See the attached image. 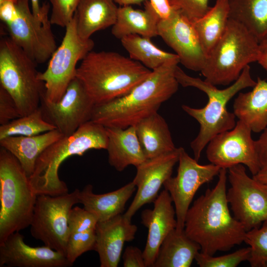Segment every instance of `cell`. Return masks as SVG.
<instances>
[{
    "instance_id": "8992f818",
    "label": "cell",
    "mask_w": 267,
    "mask_h": 267,
    "mask_svg": "<svg viewBox=\"0 0 267 267\" xmlns=\"http://www.w3.org/2000/svg\"><path fill=\"white\" fill-rule=\"evenodd\" d=\"M37 194L17 159L0 147V243L30 225Z\"/></svg>"
},
{
    "instance_id": "cb8c5ba5",
    "label": "cell",
    "mask_w": 267,
    "mask_h": 267,
    "mask_svg": "<svg viewBox=\"0 0 267 267\" xmlns=\"http://www.w3.org/2000/svg\"><path fill=\"white\" fill-rule=\"evenodd\" d=\"M144 9H134L131 5L118 7L117 17L111 32L117 39L131 35L153 38L158 36V25L161 18L149 1L144 2Z\"/></svg>"
},
{
    "instance_id": "30bf717a",
    "label": "cell",
    "mask_w": 267,
    "mask_h": 267,
    "mask_svg": "<svg viewBox=\"0 0 267 267\" xmlns=\"http://www.w3.org/2000/svg\"><path fill=\"white\" fill-rule=\"evenodd\" d=\"M79 192L75 189L57 196L38 195L30 225L34 238L65 256L70 235L69 216L73 206L79 203Z\"/></svg>"
},
{
    "instance_id": "2e32d148",
    "label": "cell",
    "mask_w": 267,
    "mask_h": 267,
    "mask_svg": "<svg viewBox=\"0 0 267 267\" xmlns=\"http://www.w3.org/2000/svg\"><path fill=\"white\" fill-rule=\"evenodd\" d=\"M158 31V36L173 49L184 67L194 71L203 70L207 54L192 22L173 9L169 17L160 19Z\"/></svg>"
},
{
    "instance_id": "3957f363",
    "label": "cell",
    "mask_w": 267,
    "mask_h": 267,
    "mask_svg": "<svg viewBox=\"0 0 267 267\" xmlns=\"http://www.w3.org/2000/svg\"><path fill=\"white\" fill-rule=\"evenodd\" d=\"M175 75L179 85L197 88L208 97L207 104L202 108H196L186 105L181 106L183 110L200 125L197 136L190 143L194 158L198 161L203 150L213 137L235 127L236 117L233 113L228 111L227 103L241 90L253 88L256 82L251 77L249 65L233 84L224 89H219L206 80L188 75L178 65L176 67Z\"/></svg>"
},
{
    "instance_id": "60d3db41",
    "label": "cell",
    "mask_w": 267,
    "mask_h": 267,
    "mask_svg": "<svg viewBox=\"0 0 267 267\" xmlns=\"http://www.w3.org/2000/svg\"><path fill=\"white\" fill-rule=\"evenodd\" d=\"M261 169H267V127L256 140Z\"/></svg>"
},
{
    "instance_id": "7a4b0ae2",
    "label": "cell",
    "mask_w": 267,
    "mask_h": 267,
    "mask_svg": "<svg viewBox=\"0 0 267 267\" xmlns=\"http://www.w3.org/2000/svg\"><path fill=\"white\" fill-rule=\"evenodd\" d=\"M178 63H166L152 71L128 94L95 104L90 120L106 127L125 129L157 112L162 104L178 89L175 71Z\"/></svg>"
},
{
    "instance_id": "8fae6325",
    "label": "cell",
    "mask_w": 267,
    "mask_h": 267,
    "mask_svg": "<svg viewBox=\"0 0 267 267\" xmlns=\"http://www.w3.org/2000/svg\"><path fill=\"white\" fill-rule=\"evenodd\" d=\"M228 170L226 197L234 217L246 231L260 227L267 221V184L249 177L243 165Z\"/></svg>"
},
{
    "instance_id": "d6986e66",
    "label": "cell",
    "mask_w": 267,
    "mask_h": 267,
    "mask_svg": "<svg viewBox=\"0 0 267 267\" xmlns=\"http://www.w3.org/2000/svg\"><path fill=\"white\" fill-rule=\"evenodd\" d=\"M153 203V209H145L141 215L142 223L148 231L143 251L146 267H152L162 243L177 227L175 209L168 191L162 190Z\"/></svg>"
},
{
    "instance_id": "44dd1931",
    "label": "cell",
    "mask_w": 267,
    "mask_h": 267,
    "mask_svg": "<svg viewBox=\"0 0 267 267\" xmlns=\"http://www.w3.org/2000/svg\"><path fill=\"white\" fill-rule=\"evenodd\" d=\"M108 136L109 164L121 172L130 165L136 168L146 160L134 126L123 129L105 127Z\"/></svg>"
},
{
    "instance_id": "7dc6e473",
    "label": "cell",
    "mask_w": 267,
    "mask_h": 267,
    "mask_svg": "<svg viewBox=\"0 0 267 267\" xmlns=\"http://www.w3.org/2000/svg\"><path fill=\"white\" fill-rule=\"evenodd\" d=\"M258 62L267 72V50L262 52Z\"/></svg>"
},
{
    "instance_id": "ac0fdd59",
    "label": "cell",
    "mask_w": 267,
    "mask_h": 267,
    "mask_svg": "<svg viewBox=\"0 0 267 267\" xmlns=\"http://www.w3.org/2000/svg\"><path fill=\"white\" fill-rule=\"evenodd\" d=\"M19 231L0 243V267H67L72 266L66 256L44 245L32 247L24 242Z\"/></svg>"
},
{
    "instance_id": "d590c367",
    "label": "cell",
    "mask_w": 267,
    "mask_h": 267,
    "mask_svg": "<svg viewBox=\"0 0 267 267\" xmlns=\"http://www.w3.org/2000/svg\"><path fill=\"white\" fill-rule=\"evenodd\" d=\"M173 9L194 23L210 9L209 0H168Z\"/></svg>"
},
{
    "instance_id": "484cf974",
    "label": "cell",
    "mask_w": 267,
    "mask_h": 267,
    "mask_svg": "<svg viewBox=\"0 0 267 267\" xmlns=\"http://www.w3.org/2000/svg\"><path fill=\"white\" fill-rule=\"evenodd\" d=\"M233 113L255 133L267 127V82L258 78L251 91L239 92L233 104Z\"/></svg>"
},
{
    "instance_id": "277c9868",
    "label": "cell",
    "mask_w": 267,
    "mask_h": 267,
    "mask_svg": "<svg viewBox=\"0 0 267 267\" xmlns=\"http://www.w3.org/2000/svg\"><path fill=\"white\" fill-rule=\"evenodd\" d=\"M81 61L76 77L94 104L128 94L152 72L141 63L113 51L91 50Z\"/></svg>"
},
{
    "instance_id": "f546056e",
    "label": "cell",
    "mask_w": 267,
    "mask_h": 267,
    "mask_svg": "<svg viewBox=\"0 0 267 267\" xmlns=\"http://www.w3.org/2000/svg\"><path fill=\"white\" fill-rule=\"evenodd\" d=\"M229 14L228 0H217L205 15L193 23L207 55L223 35Z\"/></svg>"
},
{
    "instance_id": "9c48e42d",
    "label": "cell",
    "mask_w": 267,
    "mask_h": 267,
    "mask_svg": "<svg viewBox=\"0 0 267 267\" xmlns=\"http://www.w3.org/2000/svg\"><path fill=\"white\" fill-rule=\"evenodd\" d=\"M94 46L90 38L83 39L78 34L74 18L65 27V33L60 45L52 54L48 66L40 72L39 79L44 83L43 97L49 102H58L71 82L76 77L77 63Z\"/></svg>"
},
{
    "instance_id": "7c38bea8",
    "label": "cell",
    "mask_w": 267,
    "mask_h": 267,
    "mask_svg": "<svg viewBox=\"0 0 267 267\" xmlns=\"http://www.w3.org/2000/svg\"><path fill=\"white\" fill-rule=\"evenodd\" d=\"M15 5L16 16L5 24L10 38L37 64L45 62L57 47L48 18L50 7L39 20L30 10L29 0H20Z\"/></svg>"
},
{
    "instance_id": "bcb514c9",
    "label": "cell",
    "mask_w": 267,
    "mask_h": 267,
    "mask_svg": "<svg viewBox=\"0 0 267 267\" xmlns=\"http://www.w3.org/2000/svg\"><path fill=\"white\" fill-rule=\"evenodd\" d=\"M115 3L120 5L126 6L132 4H141L146 0H113Z\"/></svg>"
},
{
    "instance_id": "681fc988",
    "label": "cell",
    "mask_w": 267,
    "mask_h": 267,
    "mask_svg": "<svg viewBox=\"0 0 267 267\" xmlns=\"http://www.w3.org/2000/svg\"><path fill=\"white\" fill-rule=\"evenodd\" d=\"M19 0H0V4L7 1H11L15 3Z\"/></svg>"
},
{
    "instance_id": "83f0119b",
    "label": "cell",
    "mask_w": 267,
    "mask_h": 267,
    "mask_svg": "<svg viewBox=\"0 0 267 267\" xmlns=\"http://www.w3.org/2000/svg\"><path fill=\"white\" fill-rule=\"evenodd\" d=\"M200 250L184 230L175 228L162 243L152 267H189Z\"/></svg>"
},
{
    "instance_id": "e0dca14e",
    "label": "cell",
    "mask_w": 267,
    "mask_h": 267,
    "mask_svg": "<svg viewBox=\"0 0 267 267\" xmlns=\"http://www.w3.org/2000/svg\"><path fill=\"white\" fill-rule=\"evenodd\" d=\"M179 147L175 151L146 159L136 167L133 182L137 187L134 198L124 214L131 220L144 205L153 202L164 182L171 177L173 168L178 162Z\"/></svg>"
},
{
    "instance_id": "8d00e7d4",
    "label": "cell",
    "mask_w": 267,
    "mask_h": 267,
    "mask_svg": "<svg viewBox=\"0 0 267 267\" xmlns=\"http://www.w3.org/2000/svg\"><path fill=\"white\" fill-rule=\"evenodd\" d=\"M52 5V25L66 27L72 20L80 0H49Z\"/></svg>"
},
{
    "instance_id": "9a60e30c",
    "label": "cell",
    "mask_w": 267,
    "mask_h": 267,
    "mask_svg": "<svg viewBox=\"0 0 267 267\" xmlns=\"http://www.w3.org/2000/svg\"><path fill=\"white\" fill-rule=\"evenodd\" d=\"M94 103L81 81L77 77L56 102L42 97L40 108L44 119L62 135L68 136L91 120Z\"/></svg>"
},
{
    "instance_id": "c3c4849f",
    "label": "cell",
    "mask_w": 267,
    "mask_h": 267,
    "mask_svg": "<svg viewBox=\"0 0 267 267\" xmlns=\"http://www.w3.org/2000/svg\"><path fill=\"white\" fill-rule=\"evenodd\" d=\"M262 51L267 50V39L260 44Z\"/></svg>"
},
{
    "instance_id": "f6af8a7d",
    "label": "cell",
    "mask_w": 267,
    "mask_h": 267,
    "mask_svg": "<svg viewBox=\"0 0 267 267\" xmlns=\"http://www.w3.org/2000/svg\"><path fill=\"white\" fill-rule=\"evenodd\" d=\"M253 178L256 180L265 184H267V169H261Z\"/></svg>"
},
{
    "instance_id": "d4e9b609",
    "label": "cell",
    "mask_w": 267,
    "mask_h": 267,
    "mask_svg": "<svg viewBox=\"0 0 267 267\" xmlns=\"http://www.w3.org/2000/svg\"><path fill=\"white\" fill-rule=\"evenodd\" d=\"M132 181L116 190L104 194L93 192L91 184L86 185L79 194V203L94 215L98 222L105 221L122 214L128 200L135 190Z\"/></svg>"
},
{
    "instance_id": "d6a6232c",
    "label": "cell",
    "mask_w": 267,
    "mask_h": 267,
    "mask_svg": "<svg viewBox=\"0 0 267 267\" xmlns=\"http://www.w3.org/2000/svg\"><path fill=\"white\" fill-rule=\"evenodd\" d=\"M244 242L249 245L248 261L252 267H267V221L246 231Z\"/></svg>"
},
{
    "instance_id": "4dcf8cb0",
    "label": "cell",
    "mask_w": 267,
    "mask_h": 267,
    "mask_svg": "<svg viewBox=\"0 0 267 267\" xmlns=\"http://www.w3.org/2000/svg\"><path fill=\"white\" fill-rule=\"evenodd\" d=\"M121 41L131 59L141 63L152 71L167 62H180L176 54L159 48L152 43L150 38L131 35L123 38Z\"/></svg>"
},
{
    "instance_id": "7bdbcfd3",
    "label": "cell",
    "mask_w": 267,
    "mask_h": 267,
    "mask_svg": "<svg viewBox=\"0 0 267 267\" xmlns=\"http://www.w3.org/2000/svg\"><path fill=\"white\" fill-rule=\"evenodd\" d=\"M149 1L161 19H167L172 14L173 9L168 0H149Z\"/></svg>"
},
{
    "instance_id": "603a6c76",
    "label": "cell",
    "mask_w": 267,
    "mask_h": 267,
    "mask_svg": "<svg viewBox=\"0 0 267 267\" xmlns=\"http://www.w3.org/2000/svg\"><path fill=\"white\" fill-rule=\"evenodd\" d=\"M118 9L113 0H80L74 15L78 34L89 39L95 32L112 26Z\"/></svg>"
},
{
    "instance_id": "5b68a950",
    "label": "cell",
    "mask_w": 267,
    "mask_h": 267,
    "mask_svg": "<svg viewBox=\"0 0 267 267\" xmlns=\"http://www.w3.org/2000/svg\"><path fill=\"white\" fill-rule=\"evenodd\" d=\"M108 136L103 125L91 120L75 132L63 136L48 146L39 156L32 175L31 184L37 195L57 196L68 193L65 182L58 176L62 163L69 157L82 155L91 149H106Z\"/></svg>"
},
{
    "instance_id": "e575fe53",
    "label": "cell",
    "mask_w": 267,
    "mask_h": 267,
    "mask_svg": "<svg viewBox=\"0 0 267 267\" xmlns=\"http://www.w3.org/2000/svg\"><path fill=\"white\" fill-rule=\"evenodd\" d=\"M95 241V229L70 233L66 253L68 261L73 265L83 254L94 250Z\"/></svg>"
},
{
    "instance_id": "ee69618b",
    "label": "cell",
    "mask_w": 267,
    "mask_h": 267,
    "mask_svg": "<svg viewBox=\"0 0 267 267\" xmlns=\"http://www.w3.org/2000/svg\"><path fill=\"white\" fill-rule=\"evenodd\" d=\"M32 11L35 18L39 20H43L45 10L49 7L47 2H44L42 6L39 4V0H30Z\"/></svg>"
},
{
    "instance_id": "7402d4cb",
    "label": "cell",
    "mask_w": 267,
    "mask_h": 267,
    "mask_svg": "<svg viewBox=\"0 0 267 267\" xmlns=\"http://www.w3.org/2000/svg\"><path fill=\"white\" fill-rule=\"evenodd\" d=\"M63 136L56 129L32 136H11L0 139V146L17 159L30 177L41 154Z\"/></svg>"
},
{
    "instance_id": "4316f807",
    "label": "cell",
    "mask_w": 267,
    "mask_h": 267,
    "mask_svg": "<svg viewBox=\"0 0 267 267\" xmlns=\"http://www.w3.org/2000/svg\"><path fill=\"white\" fill-rule=\"evenodd\" d=\"M134 126L146 159L171 152L177 148L166 121L158 112L142 119Z\"/></svg>"
},
{
    "instance_id": "4fadbf2b",
    "label": "cell",
    "mask_w": 267,
    "mask_h": 267,
    "mask_svg": "<svg viewBox=\"0 0 267 267\" xmlns=\"http://www.w3.org/2000/svg\"><path fill=\"white\" fill-rule=\"evenodd\" d=\"M252 132L245 123L238 120L232 129L218 134L209 141L206 149L208 160L221 169H228L242 164L255 175L261 166Z\"/></svg>"
},
{
    "instance_id": "f1b7e54d",
    "label": "cell",
    "mask_w": 267,
    "mask_h": 267,
    "mask_svg": "<svg viewBox=\"0 0 267 267\" xmlns=\"http://www.w3.org/2000/svg\"><path fill=\"white\" fill-rule=\"evenodd\" d=\"M229 18L244 26L260 44L267 39V0H228Z\"/></svg>"
},
{
    "instance_id": "836d02e7",
    "label": "cell",
    "mask_w": 267,
    "mask_h": 267,
    "mask_svg": "<svg viewBox=\"0 0 267 267\" xmlns=\"http://www.w3.org/2000/svg\"><path fill=\"white\" fill-rule=\"evenodd\" d=\"M250 247L240 249L232 253L214 257L199 252L195 260L200 267H236L241 263L249 260Z\"/></svg>"
},
{
    "instance_id": "ffe728a7",
    "label": "cell",
    "mask_w": 267,
    "mask_h": 267,
    "mask_svg": "<svg viewBox=\"0 0 267 267\" xmlns=\"http://www.w3.org/2000/svg\"><path fill=\"white\" fill-rule=\"evenodd\" d=\"M137 230V227L124 214L98 222L94 250L98 254L100 266L118 267L125 243L132 241Z\"/></svg>"
},
{
    "instance_id": "b9f144b4",
    "label": "cell",
    "mask_w": 267,
    "mask_h": 267,
    "mask_svg": "<svg viewBox=\"0 0 267 267\" xmlns=\"http://www.w3.org/2000/svg\"><path fill=\"white\" fill-rule=\"evenodd\" d=\"M17 15L15 3L7 1L0 4V19L6 24L12 21Z\"/></svg>"
},
{
    "instance_id": "1f68e13d",
    "label": "cell",
    "mask_w": 267,
    "mask_h": 267,
    "mask_svg": "<svg viewBox=\"0 0 267 267\" xmlns=\"http://www.w3.org/2000/svg\"><path fill=\"white\" fill-rule=\"evenodd\" d=\"M55 129L44 119L39 107L28 115L0 125V139L11 136L35 135Z\"/></svg>"
},
{
    "instance_id": "6da1fadb",
    "label": "cell",
    "mask_w": 267,
    "mask_h": 267,
    "mask_svg": "<svg viewBox=\"0 0 267 267\" xmlns=\"http://www.w3.org/2000/svg\"><path fill=\"white\" fill-rule=\"evenodd\" d=\"M215 186L208 189L188 209L184 221L186 234L201 247V252L214 256L244 242L246 232L232 216L226 197L227 169H221Z\"/></svg>"
},
{
    "instance_id": "5bb4252c",
    "label": "cell",
    "mask_w": 267,
    "mask_h": 267,
    "mask_svg": "<svg viewBox=\"0 0 267 267\" xmlns=\"http://www.w3.org/2000/svg\"><path fill=\"white\" fill-rule=\"evenodd\" d=\"M177 175L169 178L163 186L174 203L177 220L176 229L184 230V221L192 199L200 187L219 175L221 168L210 163L201 165L179 147Z\"/></svg>"
},
{
    "instance_id": "74e56055",
    "label": "cell",
    "mask_w": 267,
    "mask_h": 267,
    "mask_svg": "<svg viewBox=\"0 0 267 267\" xmlns=\"http://www.w3.org/2000/svg\"><path fill=\"white\" fill-rule=\"evenodd\" d=\"M98 222L97 217L84 207H73L68 219L70 234L95 230Z\"/></svg>"
},
{
    "instance_id": "52a82bcc",
    "label": "cell",
    "mask_w": 267,
    "mask_h": 267,
    "mask_svg": "<svg viewBox=\"0 0 267 267\" xmlns=\"http://www.w3.org/2000/svg\"><path fill=\"white\" fill-rule=\"evenodd\" d=\"M262 53L256 38L242 24L229 18L223 35L208 54L201 72L211 84L227 86L236 81L249 63L258 61Z\"/></svg>"
},
{
    "instance_id": "f35d334b",
    "label": "cell",
    "mask_w": 267,
    "mask_h": 267,
    "mask_svg": "<svg viewBox=\"0 0 267 267\" xmlns=\"http://www.w3.org/2000/svg\"><path fill=\"white\" fill-rule=\"evenodd\" d=\"M21 116L17 106L9 93L0 86V125Z\"/></svg>"
},
{
    "instance_id": "ab89813d",
    "label": "cell",
    "mask_w": 267,
    "mask_h": 267,
    "mask_svg": "<svg viewBox=\"0 0 267 267\" xmlns=\"http://www.w3.org/2000/svg\"><path fill=\"white\" fill-rule=\"evenodd\" d=\"M124 267H146L143 251L137 247L128 246L123 255Z\"/></svg>"
},
{
    "instance_id": "ba28073f",
    "label": "cell",
    "mask_w": 267,
    "mask_h": 267,
    "mask_svg": "<svg viewBox=\"0 0 267 267\" xmlns=\"http://www.w3.org/2000/svg\"><path fill=\"white\" fill-rule=\"evenodd\" d=\"M37 64L10 37L0 41V86L14 100L21 116L37 109L45 91Z\"/></svg>"
}]
</instances>
